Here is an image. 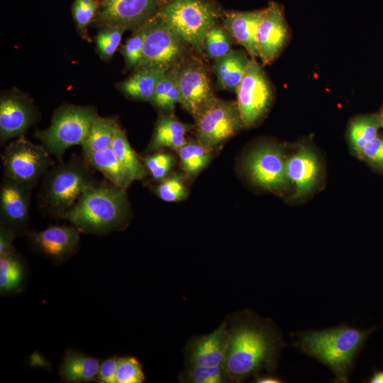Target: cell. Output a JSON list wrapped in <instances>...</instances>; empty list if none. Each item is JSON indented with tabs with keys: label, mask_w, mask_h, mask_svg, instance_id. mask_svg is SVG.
<instances>
[{
	"label": "cell",
	"mask_w": 383,
	"mask_h": 383,
	"mask_svg": "<svg viewBox=\"0 0 383 383\" xmlns=\"http://www.w3.org/2000/svg\"><path fill=\"white\" fill-rule=\"evenodd\" d=\"M228 343L224 366L233 382H243L262 371L273 373L286 344L275 323L250 310L227 318Z\"/></svg>",
	"instance_id": "6da1fadb"
},
{
	"label": "cell",
	"mask_w": 383,
	"mask_h": 383,
	"mask_svg": "<svg viewBox=\"0 0 383 383\" xmlns=\"http://www.w3.org/2000/svg\"><path fill=\"white\" fill-rule=\"evenodd\" d=\"M376 328L362 330L343 323L320 331H301L294 333V345L328 367L335 382L345 383L349 382L359 353Z\"/></svg>",
	"instance_id": "7a4b0ae2"
},
{
	"label": "cell",
	"mask_w": 383,
	"mask_h": 383,
	"mask_svg": "<svg viewBox=\"0 0 383 383\" xmlns=\"http://www.w3.org/2000/svg\"><path fill=\"white\" fill-rule=\"evenodd\" d=\"M129 217L126 189L110 182L94 181L64 218L79 232L104 235L122 230Z\"/></svg>",
	"instance_id": "3957f363"
},
{
	"label": "cell",
	"mask_w": 383,
	"mask_h": 383,
	"mask_svg": "<svg viewBox=\"0 0 383 383\" xmlns=\"http://www.w3.org/2000/svg\"><path fill=\"white\" fill-rule=\"evenodd\" d=\"M88 165L84 158L77 157L52 165L43 176L40 189L38 203L42 209L55 217L64 218L94 181Z\"/></svg>",
	"instance_id": "277c9868"
},
{
	"label": "cell",
	"mask_w": 383,
	"mask_h": 383,
	"mask_svg": "<svg viewBox=\"0 0 383 383\" xmlns=\"http://www.w3.org/2000/svg\"><path fill=\"white\" fill-rule=\"evenodd\" d=\"M222 13L206 0H168L158 9L157 18L187 44L200 48L208 30Z\"/></svg>",
	"instance_id": "5b68a950"
},
{
	"label": "cell",
	"mask_w": 383,
	"mask_h": 383,
	"mask_svg": "<svg viewBox=\"0 0 383 383\" xmlns=\"http://www.w3.org/2000/svg\"><path fill=\"white\" fill-rule=\"evenodd\" d=\"M97 116L91 107L63 106L55 112L50 126L38 131L36 137L58 162H62L67 148L83 145Z\"/></svg>",
	"instance_id": "8992f818"
},
{
	"label": "cell",
	"mask_w": 383,
	"mask_h": 383,
	"mask_svg": "<svg viewBox=\"0 0 383 383\" xmlns=\"http://www.w3.org/2000/svg\"><path fill=\"white\" fill-rule=\"evenodd\" d=\"M50 155L43 145L20 136L1 152L4 177L35 186L53 165Z\"/></svg>",
	"instance_id": "52a82bcc"
},
{
	"label": "cell",
	"mask_w": 383,
	"mask_h": 383,
	"mask_svg": "<svg viewBox=\"0 0 383 383\" xmlns=\"http://www.w3.org/2000/svg\"><path fill=\"white\" fill-rule=\"evenodd\" d=\"M142 59L138 68L168 71L179 64L187 44L155 16L145 25Z\"/></svg>",
	"instance_id": "ba28073f"
},
{
	"label": "cell",
	"mask_w": 383,
	"mask_h": 383,
	"mask_svg": "<svg viewBox=\"0 0 383 383\" xmlns=\"http://www.w3.org/2000/svg\"><path fill=\"white\" fill-rule=\"evenodd\" d=\"M236 93L243 125H255L267 111L272 99L271 84L255 59L250 60Z\"/></svg>",
	"instance_id": "9c48e42d"
},
{
	"label": "cell",
	"mask_w": 383,
	"mask_h": 383,
	"mask_svg": "<svg viewBox=\"0 0 383 383\" xmlns=\"http://www.w3.org/2000/svg\"><path fill=\"white\" fill-rule=\"evenodd\" d=\"M196 121L198 140L210 150L233 136L243 126L237 103L218 99Z\"/></svg>",
	"instance_id": "30bf717a"
},
{
	"label": "cell",
	"mask_w": 383,
	"mask_h": 383,
	"mask_svg": "<svg viewBox=\"0 0 383 383\" xmlns=\"http://www.w3.org/2000/svg\"><path fill=\"white\" fill-rule=\"evenodd\" d=\"M179 104L195 119L217 99L206 70L199 62H189L179 67Z\"/></svg>",
	"instance_id": "8fae6325"
},
{
	"label": "cell",
	"mask_w": 383,
	"mask_h": 383,
	"mask_svg": "<svg viewBox=\"0 0 383 383\" xmlns=\"http://www.w3.org/2000/svg\"><path fill=\"white\" fill-rule=\"evenodd\" d=\"M156 0H103L97 16L106 26L140 28L157 13Z\"/></svg>",
	"instance_id": "7c38bea8"
},
{
	"label": "cell",
	"mask_w": 383,
	"mask_h": 383,
	"mask_svg": "<svg viewBox=\"0 0 383 383\" xmlns=\"http://www.w3.org/2000/svg\"><path fill=\"white\" fill-rule=\"evenodd\" d=\"M35 185L4 177L0 187L1 223L16 235L25 233L28 226L30 194Z\"/></svg>",
	"instance_id": "4fadbf2b"
},
{
	"label": "cell",
	"mask_w": 383,
	"mask_h": 383,
	"mask_svg": "<svg viewBox=\"0 0 383 383\" xmlns=\"http://www.w3.org/2000/svg\"><path fill=\"white\" fill-rule=\"evenodd\" d=\"M79 231L74 226L52 225L28 233L31 248L57 263L75 254L79 245Z\"/></svg>",
	"instance_id": "5bb4252c"
},
{
	"label": "cell",
	"mask_w": 383,
	"mask_h": 383,
	"mask_svg": "<svg viewBox=\"0 0 383 383\" xmlns=\"http://www.w3.org/2000/svg\"><path fill=\"white\" fill-rule=\"evenodd\" d=\"M246 169L252 181L266 189H281L288 180L286 161L275 146L266 145L254 150L247 159Z\"/></svg>",
	"instance_id": "9a60e30c"
},
{
	"label": "cell",
	"mask_w": 383,
	"mask_h": 383,
	"mask_svg": "<svg viewBox=\"0 0 383 383\" xmlns=\"http://www.w3.org/2000/svg\"><path fill=\"white\" fill-rule=\"evenodd\" d=\"M228 343V320L211 333L192 338L184 348L185 366L224 365Z\"/></svg>",
	"instance_id": "2e32d148"
},
{
	"label": "cell",
	"mask_w": 383,
	"mask_h": 383,
	"mask_svg": "<svg viewBox=\"0 0 383 383\" xmlns=\"http://www.w3.org/2000/svg\"><path fill=\"white\" fill-rule=\"evenodd\" d=\"M288 38V27L282 8L270 3L262 9L258 26V57L264 65L271 63L280 53Z\"/></svg>",
	"instance_id": "e0dca14e"
},
{
	"label": "cell",
	"mask_w": 383,
	"mask_h": 383,
	"mask_svg": "<svg viewBox=\"0 0 383 383\" xmlns=\"http://www.w3.org/2000/svg\"><path fill=\"white\" fill-rule=\"evenodd\" d=\"M35 119L33 106L17 96H5L0 101V140L22 136Z\"/></svg>",
	"instance_id": "ac0fdd59"
},
{
	"label": "cell",
	"mask_w": 383,
	"mask_h": 383,
	"mask_svg": "<svg viewBox=\"0 0 383 383\" xmlns=\"http://www.w3.org/2000/svg\"><path fill=\"white\" fill-rule=\"evenodd\" d=\"M288 180L296 187V196L309 193L315 184L319 174V164L313 151L301 147L286 161Z\"/></svg>",
	"instance_id": "d6986e66"
},
{
	"label": "cell",
	"mask_w": 383,
	"mask_h": 383,
	"mask_svg": "<svg viewBox=\"0 0 383 383\" xmlns=\"http://www.w3.org/2000/svg\"><path fill=\"white\" fill-rule=\"evenodd\" d=\"M262 9L253 11H234L226 15L223 26L252 57H258L257 33Z\"/></svg>",
	"instance_id": "ffe728a7"
},
{
	"label": "cell",
	"mask_w": 383,
	"mask_h": 383,
	"mask_svg": "<svg viewBox=\"0 0 383 383\" xmlns=\"http://www.w3.org/2000/svg\"><path fill=\"white\" fill-rule=\"evenodd\" d=\"M250 60L243 50H231L214 60L213 68L223 89L236 91Z\"/></svg>",
	"instance_id": "44dd1931"
},
{
	"label": "cell",
	"mask_w": 383,
	"mask_h": 383,
	"mask_svg": "<svg viewBox=\"0 0 383 383\" xmlns=\"http://www.w3.org/2000/svg\"><path fill=\"white\" fill-rule=\"evenodd\" d=\"M100 362L95 357L77 351H67L60 366V376L68 382L96 381Z\"/></svg>",
	"instance_id": "7402d4cb"
},
{
	"label": "cell",
	"mask_w": 383,
	"mask_h": 383,
	"mask_svg": "<svg viewBox=\"0 0 383 383\" xmlns=\"http://www.w3.org/2000/svg\"><path fill=\"white\" fill-rule=\"evenodd\" d=\"M192 126L172 116L162 115L158 118L150 148L158 150L165 148L179 150L186 143L185 135Z\"/></svg>",
	"instance_id": "603a6c76"
},
{
	"label": "cell",
	"mask_w": 383,
	"mask_h": 383,
	"mask_svg": "<svg viewBox=\"0 0 383 383\" xmlns=\"http://www.w3.org/2000/svg\"><path fill=\"white\" fill-rule=\"evenodd\" d=\"M89 165L100 172L113 185L126 189L133 182L111 148L95 152L83 157Z\"/></svg>",
	"instance_id": "cb8c5ba5"
},
{
	"label": "cell",
	"mask_w": 383,
	"mask_h": 383,
	"mask_svg": "<svg viewBox=\"0 0 383 383\" xmlns=\"http://www.w3.org/2000/svg\"><path fill=\"white\" fill-rule=\"evenodd\" d=\"M166 72L157 68H140L123 81L120 88L131 99L150 101L159 81Z\"/></svg>",
	"instance_id": "d4e9b609"
},
{
	"label": "cell",
	"mask_w": 383,
	"mask_h": 383,
	"mask_svg": "<svg viewBox=\"0 0 383 383\" xmlns=\"http://www.w3.org/2000/svg\"><path fill=\"white\" fill-rule=\"evenodd\" d=\"M179 64L166 72L159 81L150 101L161 111L172 113L180 100L179 84Z\"/></svg>",
	"instance_id": "484cf974"
},
{
	"label": "cell",
	"mask_w": 383,
	"mask_h": 383,
	"mask_svg": "<svg viewBox=\"0 0 383 383\" xmlns=\"http://www.w3.org/2000/svg\"><path fill=\"white\" fill-rule=\"evenodd\" d=\"M118 126L115 118L97 116L91 125L87 139L82 145L83 157L111 148Z\"/></svg>",
	"instance_id": "4316f807"
},
{
	"label": "cell",
	"mask_w": 383,
	"mask_h": 383,
	"mask_svg": "<svg viewBox=\"0 0 383 383\" xmlns=\"http://www.w3.org/2000/svg\"><path fill=\"white\" fill-rule=\"evenodd\" d=\"M111 148L133 181L140 180L144 177L145 167L131 148L124 131L119 126L116 130Z\"/></svg>",
	"instance_id": "83f0119b"
},
{
	"label": "cell",
	"mask_w": 383,
	"mask_h": 383,
	"mask_svg": "<svg viewBox=\"0 0 383 383\" xmlns=\"http://www.w3.org/2000/svg\"><path fill=\"white\" fill-rule=\"evenodd\" d=\"M26 277V268L14 252L0 257V292L9 294L19 291Z\"/></svg>",
	"instance_id": "f1b7e54d"
},
{
	"label": "cell",
	"mask_w": 383,
	"mask_h": 383,
	"mask_svg": "<svg viewBox=\"0 0 383 383\" xmlns=\"http://www.w3.org/2000/svg\"><path fill=\"white\" fill-rule=\"evenodd\" d=\"M210 149L199 140L189 141L182 146L177 152L184 171L189 176L199 172L211 159Z\"/></svg>",
	"instance_id": "f546056e"
},
{
	"label": "cell",
	"mask_w": 383,
	"mask_h": 383,
	"mask_svg": "<svg viewBox=\"0 0 383 383\" xmlns=\"http://www.w3.org/2000/svg\"><path fill=\"white\" fill-rule=\"evenodd\" d=\"M184 383H228L233 382L224 365L218 366H192L179 376Z\"/></svg>",
	"instance_id": "4dcf8cb0"
},
{
	"label": "cell",
	"mask_w": 383,
	"mask_h": 383,
	"mask_svg": "<svg viewBox=\"0 0 383 383\" xmlns=\"http://www.w3.org/2000/svg\"><path fill=\"white\" fill-rule=\"evenodd\" d=\"M231 37L224 26L213 24L206 32L202 45L208 57L215 60L229 53L232 50Z\"/></svg>",
	"instance_id": "1f68e13d"
},
{
	"label": "cell",
	"mask_w": 383,
	"mask_h": 383,
	"mask_svg": "<svg viewBox=\"0 0 383 383\" xmlns=\"http://www.w3.org/2000/svg\"><path fill=\"white\" fill-rule=\"evenodd\" d=\"M379 126V121L372 118H360L351 123L349 129L350 140L358 153H360L370 141L377 136Z\"/></svg>",
	"instance_id": "d6a6232c"
},
{
	"label": "cell",
	"mask_w": 383,
	"mask_h": 383,
	"mask_svg": "<svg viewBox=\"0 0 383 383\" xmlns=\"http://www.w3.org/2000/svg\"><path fill=\"white\" fill-rule=\"evenodd\" d=\"M126 29L118 26H106L96 35V45L101 57L110 60L118 49L123 33Z\"/></svg>",
	"instance_id": "836d02e7"
},
{
	"label": "cell",
	"mask_w": 383,
	"mask_h": 383,
	"mask_svg": "<svg viewBox=\"0 0 383 383\" xmlns=\"http://www.w3.org/2000/svg\"><path fill=\"white\" fill-rule=\"evenodd\" d=\"M145 380L141 363L133 356L118 357L116 383H142Z\"/></svg>",
	"instance_id": "e575fe53"
},
{
	"label": "cell",
	"mask_w": 383,
	"mask_h": 383,
	"mask_svg": "<svg viewBox=\"0 0 383 383\" xmlns=\"http://www.w3.org/2000/svg\"><path fill=\"white\" fill-rule=\"evenodd\" d=\"M155 192L161 199L167 202L182 201L187 196L184 178L180 174H174L163 179Z\"/></svg>",
	"instance_id": "d590c367"
},
{
	"label": "cell",
	"mask_w": 383,
	"mask_h": 383,
	"mask_svg": "<svg viewBox=\"0 0 383 383\" xmlns=\"http://www.w3.org/2000/svg\"><path fill=\"white\" fill-rule=\"evenodd\" d=\"M135 31L121 50L126 65L129 68L138 67L141 61L145 34V25Z\"/></svg>",
	"instance_id": "8d00e7d4"
},
{
	"label": "cell",
	"mask_w": 383,
	"mask_h": 383,
	"mask_svg": "<svg viewBox=\"0 0 383 383\" xmlns=\"http://www.w3.org/2000/svg\"><path fill=\"white\" fill-rule=\"evenodd\" d=\"M143 163L155 180L162 181L171 171L174 157L168 152H157L143 158Z\"/></svg>",
	"instance_id": "74e56055"
},
{
	"label": "cell",
	"mask_w": 383,
	"mask_h": 383,
	"mask_svg": "<svg viewBox=\"0 0 383 383\" xmlns=\"http://www.w3.org/2000/svg\"><path fill=\"white\" fill-rule=\"evenodd\" d=\"M98 4L96 0H74L72 13L79 31L86 33L87 28L93 20Z\"/></svg>",
	"instance_id": "f35d334b"
},
{
	"label": "cell",
	"mask_w": 383,
	"mask_h": 383,
	"mask_svg": "<svg viewBox=\"0 0 383 383\" xmlns=\"http://www.w3.org/2000/svg\"><path fill=\"white\" fill-rule=\"evenodd\" d=\"M118 357H110L100 363L97 381L101 383H116Z\"/></svg>",
	"instance_id": "ab89813d"
},
{
	"label": "cell",
	"mask_w": 383,
	"mask_h": 383,
	"mask_svg": "<svg viewBox=\"0 0 383 383\" xmlns=\"http://www.w3.org/2000/svg\"><path fill=\"white\" fill-rule=\"evenodd\" d=\"M360 154L372 162L383 163V138L377 136L364 147Z\"/></svg>",
	"instance_id": "60d3db41"
},
{
	"label": "cell",
	"mask_w": 383,
	"mask_h": 383,
	"mask_svg": "<svg viewBox=\"0 0 383 383\" xmlns=\"http://www.w3.org/2000/svg\"><path fill=\"white\" fill-rule=\"evenodd\" d=\"M16 234L9 227L1 223L0 226V257L15 252L13 240Z\"/></svg>",
	"instance_id": "b9f144b4"
},
{
	"label": "cell",
	"mask_w": 383,
	"mask_h": 383,
	"mask_svg": "<svg viewBox=\"0 0 383 383\" xmlns=\"http://www.w3.org/2000/svg\"><path fill=\"white\" fill-rule=\"evenodd\" d=\"M283 379L273 374H258L254 377L256 383H282Z\"/></svg>",
	"instance_id": "7bdbcfd3"
},
{
	"label": "cell",
	"mask_w": 383,
	"mask_h": 383,
	"mask_svg": "<svg viewBox=\"0 0 383 383\" xmlns=\"http://www.w3.org/2000/svg\"><path fill=\"white\" fill-rule=\"evenodd\" d=\"M370 383H383V370H374L369 379Z\"/></svg>",
	"instance_id": "ee69618b"
},
{
	"label": "cell",
	"mask_w": 383,
	"mask_h": 383,
	"mask_svg": "<svg viewBox=\"0 0 383 383\" xmlns=\"http://www.w3.org/2000/svg\"><path fill=\"white\" fill-rule=\"evenodd\" d=\"M379 124L382 127H383V110L381 113V115H380V117H379Z\"/></svg>",
	"instance_id": "f6af8a7d"
}]
</instances>
